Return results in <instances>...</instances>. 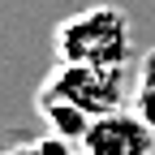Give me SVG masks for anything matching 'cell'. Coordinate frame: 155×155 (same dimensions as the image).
I'll return each mask as SVG.
<instances>
[{"mask_svg": "<svg viewBox=\"0 0 155 155\" xmlns=\"http://www.w3.org/2000/svg\"><path fill=\"white\" fill-rule=\"evenodd\" d=\"M138 78H142V82H155V48L138 61Z\"/></svg>", "mask_w": 155, "mask_h": 155, "instance_id": "obj_7", "label": "cell"}, {"mask_svg": "<svg viewBox=\"0 0 155 155\" xmlns=\"http://www.w3.org/2000/svg\"><path fill=\"white\" fill-rule=\"evenodd\" d=\"M129 108L147 121V129L155 134V82H142V78H134V99H129Z\"/></svg>", "mask_w": 155, "mask_h": 155, "instance_id": "obj_6", "label": "cell"}, {"mask_svg": "<svg viewBox=\"0 0 155 155\" xmlns=\"http://www.w3.org/2000/svg\"><path fill=\"white\" fill-rule=\"evenodd\" d=\"M78 151L82 155H151L155 151V134L147 129V121L134 108H121V112L95 116Z\"/></svg>", "mask_w": 155, "mask_h": 155, "instance_id": "obj_3", "label": "cell"}, {"mask_svg": "<svg viewBox=\"0 0 155 155\" xmlns=\"http://www.w3.org/2000/svg\"><path fill=\"white\" fill-rule=\"evenodd\" d=\"M39 99H61L73 104L86 116H104V112H121L134 99V82L129 69H99V65H61L48 73V82L39 86Z\"/></svg>", "mask_w": 155, "mask_h": 155, "instance_id": "obj_2", "label": "cell"}, {"mask_svg": "<svg viewBox=\"0 0 155 155\" xmlns=\"http://www.w3.org/2000/svg\"><path fill=\"white\" fill-rule=\"evenodd\" d=\"M78 155H82V151H78Z\"/></svg>", "mask_w": 155, "mask_h": 155, "instance_id": "obj_8", "label": "cell"}, {"mask_svg": "<svg viewBox=\"0 0 155 155\" xmlns=\"http://www.w3.org/2000/svg\"><path fill=\"white\" fill-rule=\"evenodd\" d=\"M35 104H39V112H43V121H48V134L65 138L69 147H73V142L82 147V138H86V129H91L95 116L78 112L73 104H61V99H35Z\"/></svg>", "mask_w": 155, "mask_h": 155, "instance_id": "obj_4", "label": "cell"}, {"mask_svg": "<svg viewBox=\"0 0 155 155\" xmlns=\"http://www.w3.org/2000/svg\"><path fill=\"white\" fill-rule=\"evenodd\" d=\"M52 48L61 65L129 69L134 65V22L116 5H91V9L69 13L52 30Z\"/></svg>", "mask_w": 155, "mask_h": 155, "instance_id": "obj_1", "label": "cell"}, {"mask_svg": "<svg viewBox=\"0 0 155 155\" xmlns=\"http://www.w3.org/2000/svg\"><path fill=\"white\" fill-rule=\"evenodd\" d=\"M5 155H78L65 138H56V134H48V138H30V142H17V147H5Z\"/></svg>", "mask_w": 155, "mask_h": 155, "instance_id": "obj_5", "label": "cell"}]
</instances>
